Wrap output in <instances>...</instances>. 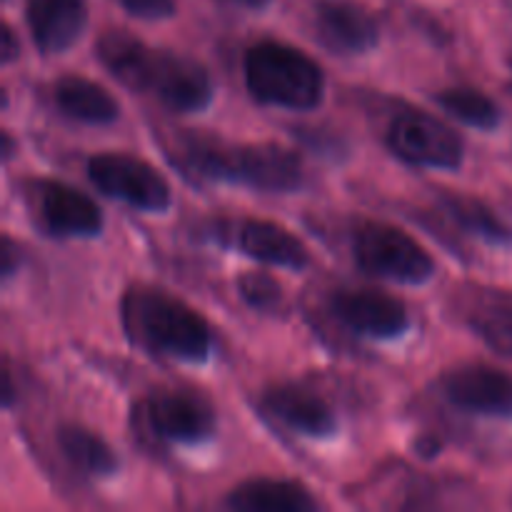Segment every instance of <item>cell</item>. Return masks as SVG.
I'll return each mask as SVG.
<instances>
[{
  "label": "cell",
  "mask_w": 512,
  "mask_h": 512,
  "mask_svg": "<svg viewBox=\"0 0 512 512\" xmlns=\"http://www.w3.org/2000/svg\"><path fill=\"white\" fill-rule=\"evenodd\" d=\"M88 25L85 0H28V28L43 55H60L73 48Z\"/></svg>",
  "instance_id": "15"
},
{
  "label": "cell",
  "mask_w": 512,
  "mask_h": 512,
  "mask_svg": "<svg viewBox=\"0 0 512 512\" xmlns=\"http://www.w3.org/2000/svg\"><path fill=\"white\" fill-rule=\"evenodd\" d=\"M58 445L68 463L93 478H113L120 468L115 450L100 435L83 425L65 423L58 428Z\"/></svg>",
  "instance_id": "20"
},
{
  "label": "cell",
  "mask_w": 512,
  "mask_h": 512,
  "mask_svg": "<svg viewBox=\"0 0 512 512\" xmlns=\"http://www.w3.org/2000/svg\"><path fill=\"white\" fill-rule=\"evenodd\" d=\"M30 213L40 230L55 238H95L103 230V213L90 195L60 183V180H30Z\"/></svg>",
  "instance_id": "6"
},
{
  "label": "cell",
  "mask_w": 512,
  "mask_h": 512,
  "mask_svg": "<svg viewBox=\"0 0 512 512\" xmlns=\"http://www.w3.org/2000/svg\"><path fill=\"white\" fill-rule=\"evenodd\" d=\"M143 420L155 438L165 443H208L218 428L215 410L203 395L190 390H160L145 400Z\"/></svg>",
  "instance_id": "9"
},
{
  "label": "cell",
  "mask_w": 512,
  "mask_h": 512,
  "mask_svg": "<svg viewBox=\"0 0 512 512\" xmlns=\"http://www.w3.org/2000/svg\"><path fill=\"white\" fill-rule=\"evenodd\" d=\"M145 93H153L173 113H200L213 103L215 85L208 68L195 58L155 48Z\"/></svg>",
  "instance_id": "8"
},
{
  "label": "cell",
  "mask_w": 512,
  "mask_h": 512,
  "mask_svg": "<svg viewBox=\"0 0 512 512\" xmlns=\"http://www.w3.org/2000/svg\"><path fill=\"white\" fill-rule=\"evenodd\" d=\"M88 178L110 198L145 213H165L173 203L168 180L143 158L128 153H98L88 160Z\"/></svg>",
  "instance_id": "5"
},
{
  "label": "cell",
  "mask_w": 512,
  "mask_h": 512,
  "mask_svg": "<svg viewBox=\"0 0 512 512\" xmlns=\"http://www.w3.org/2000/svg\"><path fill=\"white\" fill-rule=\"evenodd\" d=\"M468 328L495 353L512 358V295L500 290L475 288L463 300Z\"/></svg>",
  "instance_id": "17"
},
{
  "label": "cell",
  "mask_w": 512,
  "mask_h": 512,
  "mask_svg": "<svg viewBox=\"0 0 512 512\" xmlns=\"http://www.w3.org/2000/svg\"><path fill=\"white\" fill-rule=\"evenodd\" d=\"M153 50L155 48L125 30H108L95 43V58L118 83H123L133 93H143Z\"/></svg>",
  "instance_id": "18"
},
{
  "label": "cell",
  "mask_w": 512,
  "mask_h": 512,
  "mask_svg": "<svg viewBox=\"0 0 512 512\" xmlns=\"http://www.w3.org/2000/svg\"><path fill=\"white\" fill-rule=\"evenodd\" d=\"M435 103L468 128L495 130L500 125V108L490 95L473 85H453L435 95Z\"/></svg>",
  "instance_id": "22"
},
{
  "label": "cell",
  "mask_w": 512,
  "mask_h": 512,
  "mask_svg": "<svg viewBox=\"0 0 512 512\" xmlns=\"http://www.w3.org/2000/svg\"><path fill=\"white\" fill-rule=\"evenodd\" d=\"M263 408L278 423L305 438L328 440L338 433V418L328 400L298 383L270 385L263 393Z\"/></svg>",
  "instance_id": "14"
},
{
  "label": "cell",
  "mask_w": 512,
  "mask_h": 512,
  "mask_svg": "<svg viewBox=\"0 0 512 512\" xmlns=\"http://www.w3.org/2000/svg\"><path fill=\"white\" fill-rule=\"evenodd\" d=\"M215 233H218V240L233 243L248 258L260 260L265 265L303 270L310 263L308 248L303 245V240H298L288 228L270 223V220L248 218L238 220V223H218Z\"/></svg>",
  "instance_id": "12"
},
{
  "label": "cell",
  "mask_w": 512,
  "mask_h": 512,
  "mask_svg": "<svg viewBox=\"0 0 512 512\" xmlns=\"http://www.w3.org/2000/svg\"><path fill=\"white\" fill-rule=\"evenodd\" d=\"M388 145L400 160L420 168L458 170L465 160V143L450 125L428 113H400L388 130Z\"/></svg>",
  "instance_id": "7"
},
{
  "label": "cell",
  "mask_w": 512,
  "mask_h": 512,
  "mask_svg": "<svg viewBox=\"0 0 512 512\" xmlns=\"http://www.w3.org/2000/svg\"><path fill=\"white\" fill-rule=\"evenodd\" d=\"M225 508L238 512H313L318 500L295 480L255 478L230 490Z\"/></svg>",
  "instance_id": "16"
},
{
  "label": "cell",
  "mask_w": 512,
  "mask_h": 512,
  "mask_svg": "<svg viewBox=\"0 0 512 512\" xmlns=\"http://www.w3.org/2000/svg\"><path fill=\"white\" fill-rule=\"evenodd\" d=\"M240 298L255 310H265V313H275L283 308V288L278 280L263 270H253V273H243L238 278Z\"/></svg>",
  "instance_id": "23"
},
{
  "label": "cell",
  "mask_w": 512,
  "mask_h": 512,
  "mask_svg": "<svg viewBox=\"0 0 512 512\" xmlns=\"http://www.w3.org/2000/svg\"><path fill=\"white\" fill-rule=\"evenodd\" d=\"M53 100L60 113L78 123L108 125L120 118V105L113 93H108L103 85L93 83V80L80 78V75H65V78L55 80Z\"/></svg>",
  "instance_id": "19"
},
{
  "label": "cell",
  "mask_w": 512,
  "mask_h": 512,
  "mask_svg": "<svg viewBox=\"0 0 512 512\" xmlns=\"http://www.w3.org/2000/svg\"><path fill=\"white\" fill-rule=\"evenodd\" d=\"M445 400L465 413L512 418V375L485 363H465L440 378Z\"/></svg>",
  "instance_id": "10"
},
{
  "label": "cell",
  "mask_w": 512,
  "mask_h": 512,
  "mask_svg": "<svg viewBox=\"0 0 512 512\" xmlns=\"http://www.w3.org/2000/svg\"><path fill=\"white\" fill-rule=\"evenodd\" d=\"M178 165L203 180L243 185L258 193H295L305 170L295 150L278 143H225L203 133L178 138Z\"/></svg>",
  "instance_id": "1"
},
{
  "label": "cell",
  "mask_w": 512,
  "mask_h": 512,
  "mask_svg": "<svg viewBox=\"0 0 512 512\" xmlns=\"http://www.w3.org/2000/svg\"><path fill=\"white\" fill-rule=\"evenodd\" d=\"M510 93H512V68H510Z\"/></svg>",
  "instance_id": "30"
},
{
  "label": "cell",
  "mask_w": 512,
  "mask_h": 512,
  "mask_svg": "<svg viewBox=\"0 0 512 512\" xmlns=\"http://www.w3.org/2000/svg\"><path fill=\"white\" fill-rule=\"evenodd\" d=\"M330 313L353 333L373 340L400 338L410 328L403 300L373 288L338 290L330 298Z\"/></svg>",
  "instance_id": "11"
},
{
  "label": "cell",
  "mask_w": 512,
  "mask_h": 512,
  "mask_svg": "<svg viewBox=\"0 0 512 512\" xmlns=\"http://www.w3.org/2000/svg\"><path fill=\"white\" fill-rule=\"evenodd\" d=\"M120 320L130 343L153 355L200 365L213 350V333L203 315L165 290L130 288L120 303Z\"/></svg>",
  "instance_id": "2"
},
{
  "label": "cell",
  "mask_w": 512,
  "mask_h": 512,
  "mask_svg": "<svg viewBox=\"0 0 512 512\" xmlns=\"http://www.w3.org/2000/svg\"><path fill=\"white\" fill-rule=\"evenodd\" d=\"M130 15L143 20H165L175 15V0H118Z\"/></svg>",
  "instance_id": "24"
},
{
  "label": "cell",
  "mask_w": 512,
  "mask_h": 512,
  "mask_svg": "<svg viewBox=\"0 0 512 512\" xmlns=\"http://www.w3.org/2000/svg\"><path fill=\"white\" fill-rule=\"evenodd\" d=\"M10 155H13V138L8 130H3V158L10 160Z\"/></svg>",
  "instance_id": "28"
},
{
  "label": "cell",
  "mask_w": 512,
  "mask_h": 512,
  "mask_svg": "<svg viewBox=\"0 0 512 512\" xmlns=\"http://www.w3.org/2000/svg\"><path fill=\"white\" fill-rule=\"evenodd\" d=\"M230 3H238V5H245V8H263L268 0H230Z\"/></svg>",
  "instance_id": "29"
},
{
  "label": "cell",
  "mask_w": 512,
  "mask_h": 512,
  "mask_svg": "<svg viewBox=\"0 0 512 512\" xmlns=\"http://www.w3.org/2000/svg\"><path fill=\"white\" fill-rule=\"evenodd\" d=\"M18 55V43H15V33L8 23L3 25V63L8 65Z\"/></svg>",
  "instance_id": "26"
},
{
  "label": "cell",
  "mask_w": 512,
  "mask_h": 512,
  "mask_svg": "<svg viewBox=\"0 0 512 512\" xmlns=\"http://www.w3.org/2000/svg\"><path fill=\"white\" fill-rule=\"evenodd\" d=\"M355 263L375 278L423 285L435 275V260L413 235L390 223H363L353 238Z\"/></svg>",
  "instance_id": "4"
},
{
  "label": "cell",
  "mask_w": 512,
  "mask_h": 512,
  "mask_svg": "<svg viewBox=\"0 0 512 512\" xmlns=\"http://www.w3.org/2000/svg\"><path fill=\"white\" fill-rule=\"evenodd\" d=\"M440 205H443L448 218H453L460 228L468 230L470 235H478V238L485 240V243L490 245L512 243V230L493 213V208H488V205L483 203V200L473 198V195L443 190V195H440Z\"/></svg>",
  "instance_id": "21"
},
{
  "label": "cell",
  "mask_w": 512,
  "mask_h": 512,
  "mask_svg": "<svg viewBox=\"0 0 512 512\" xmlns=\"http://www.w3.org/2000/svg\"><path fill=\"white\" fill-rule=\"evenodd\" d=\"M245 88L260 105L313 110L325 98V73L308 53L278 40L250 45L243 58Z\"/></svg>",
  "instance_id": "3"
},
{
  "label": "cell",
  "mask_w": 512,
  "mask_h": 512,
  "mask_svg": "<svg viewBox=\"0 0 512 512\" xmlns=\"http://www.w3.org/2000/svg\"><path fill=\"white\" fill-rule=\"evenodd\" d=\"M318 43L335 55H363L380 40V25L368 8L350 0H320L313 8Z\"/></svg>",
  "instance_id": "13"
},
{
  "label": "cell",
  "mask_w": 512,
  "mask_h": 512,
  "mask_svg": "<svg viewBox=\"0 0 512 512\" xmlns=\"http://www.w3.org/2000/svg\"><path fill=\"white\" fill-rule=\"evenodd\" d=\"M13 405V373L10 368L5 365L3 370V408H10Z\"/></svg>",
  "instance_id": "27"
},
{
  "label": "cell",
  "mask_w": 512,
  "mask_h": 512,
  "mask_svg": "<svg viewBox=\"0 0 512 512\" xmlns=\"http://www.w3.org/2000/svg\"><path fill=\"white\" fill-rule=\"evenodd\" d=\"M20 265V253L18 245L13 243L10 235H3V255H0V273H3V280H10L15 275Z\"/></svg>",
  "instance_id": "25"
}]
</instances>
